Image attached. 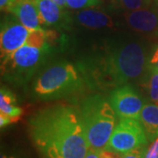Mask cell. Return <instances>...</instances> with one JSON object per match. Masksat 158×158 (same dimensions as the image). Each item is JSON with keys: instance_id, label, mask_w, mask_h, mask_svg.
Instances as JSON below:
<instances>
[{"instance_id": "24", "label": "cell", "mask_w": 158, "mask_h": 158, "mask_svg": "<svg viewBox=\"0 0 158 158\" xmlns=\"http://www.w3.org/2000/svg\"><path fill=\"white\" fill-rule=\"evenodd\" d=\"M58 6H60L64 9H67V4H66V0H54Z\"/></svg>"}, {"instance_id": "3", "label": "cell", "mask_w": 158, "mask_h": 158, "mask_svg": "<svg viewBox=\"0 0 158 158\" xmlns=\"http://www.w3.org/2000/svg\"><path fill=\"white\" fill-rule=\"evenodd\" d=\"M80 117L90 148L104 149L116 127V113L109 99L100 94L86 98L80 106Z\"/></svg>"}, {"instance_id": "19", "label": "cell", "mask_w": 158, "mask_h": 158, "mask_svg": "<svg viewBox=\"0 0 158 158\" xmlns=\"http://www.w3.org/2000/svg\"><path fill=\"white\" fill-rule=\"evenodd\" d=\"M143 158H158V137L147 147Z\"/></svg>"}, {"instance_id": "21", "label": "cell", "mask_w": 158, "mask_h": 158, "mask_svg": "<svg viewBox=\"0 0 158 158\" xmlns=\"http://www.w3.org/2000/svg\"><path fill=\"white\" fill-rule=\"evenodd\" d=\"M148 68H153L158 69V46H156L149 54Z\"/></svg>"}, {"instance_id": "18", "label": "cell", "mask_w": 158, "mask_h": 158, "mask_svg": "<svg viewBox=\"0 0 158 158\" xmlns=\"http://www.w3.org/2000/svg\"><path fill=\"white\" fill-rule=\"evenodd\" d=\"M85 158H118V155L108 151L106 149L89 148Z\"/></svg>"}, {"instance_id": "11", "label": "cell", "mask_w": 158, "mask_h": 158, "mask_svg": "<svg viewBox=\"0 0 158 158\" xmlns=\"http://www.w3.org/2000/svg\"><path fill=\"white\" fill-rule=\"evenodd\" d=\"M74 21L89 29L109 28L113 26V20L107 11L96 7L78 10L74 15Z\"/></svg>"}, {"instance_id": "14", "label": "cell", "mask_w": 158, "mask_h": 158, "mask_svg": "<svg viewBox=\"0 0 158 158\" xmlns=\"http://www.w3.org/2000/svg\"><path fill=\"white\" fill-rule=\"evenodd\" d=\"M22 113V108L18 106L14 94L7 88L2 86L0 90V114L10 118L12 122H15L21 116Z\"/></svg>"}, {"instance_id": "9", "label": "cell", "mask_w": 158, "mask_h": 158, "mask_svg": "<svg viewBox=\"0 0 158 158\" xmlns=\"http://www.w3.org/2000/svg\"><path fill=\"white\" fill-rule=\"evenodd\" d=\"M125 19L130 28L137 33L158 36V6L156 2L149 7L125 11Z\"/></svg>"}, {"instance_id": "12", "label": "cell", "mask_w": 158, "mask_h": 158, "mask_svg": "<svg viewBox=\"0 0 158 158\" xmlns=\"http://www.w3.org/2000/svg\"><path fill=\"white\" fill-rule=\"evenodd\" d=\"M10 13L17 18L29 31L44 29L34 0H17Z\"/></svg>"}, {"instance_id": "17", "label": "cell", "mask_w": 158, "mask_h": 158, "mask_svg": "<svg viewBox=\"0 0 158 158\" xmlns=\"http://www.w3.org/2000/svg\"><path fill=\"white\" fill-rule=\"evenodd\" d=\"M67 8L71 10H83L86 8L97 7L102 4L101 0H66Z\"/></svg>"}, {"instance_id": "6", "label": "cell", "mask_w": 158, "mask_h": 158, "mask_svg": "<svg viewBox=\"0 0 158 158\" xmlns=\"http://www.w3.org/2000/svg\"><path fill=\"white\" fill-rule=\"evenodd\" d=\"M149 142L142 125L137 118H119L105 149L123 155L148 146Z\"/></svg>"}, {"instance_id": "1", "label": "cell", "mask_w": 158, "mask_h": 158, "mask_svg": "<svg viewBox=\"0 0 158 158\" xmlns=\"http://www.w3.org/2000/svg\"><path fill=\"white\" fill-rule=\"evenodd\" d=\"M148 57L142 41L118 38L82 58L77 67L91 90L112 91L143 77Z\"/></svg>"}, {"instance_id": "22", "label": "cell", "mask_w": 158, "mask_h": 158, "mask_svg": "<svg viewBox=\"0 0 158 158\" xmlns=\"http://www.w3.org/2000/svg\"><path fill=\"white\" fill-rule=\"evenodd\" d=\"M17 0H0V8L1 11H6V12H11L12 6L16 3Z\"/></svg>"}, {"instance_id": "23", "label": "cell", "mask_w": 158, "mask_h": 158, "mask_svg": "<svg viewBox=\"0 0 158 158\" xmlns=\"http://www.w3.org/2000/svg\"><path fill=\"white\" fill-rule=\"evenodd\" d=\"M11 123H12V120H11V118L6 117L5 115H3V114H0V127H1V128L6 127V126L10 125Z\"/></svg>"}, {"instance_id": "13", "label": "cell", "mask_w": 158, "mask_h": 158, "mask_svg": "<svg viewBox=\"0 0 158 158\" xmlns=\"http://www.w3.org/2000/svg\"><path fill=\"white\" fill-rule=\"evenodd\" d=\"M140 122L142 125L148 141H153L158 137V105L146 103L141 110Z\"/></svg>"}, {"instance_id": "2", "label": "cell", "mask_w": 158, "mask_h": 158, "mask_svg": "<svg viewBox=\"0 0 158 158\" xmlns=\"http://www.w3.org/2000/svg\"><path fill=\"white\" fill-rule=\"evenodd\" d=\"M28 130L43 158H85L90 148L80 113L67 105L36 112L29 118Z\"/></svg>"}, {"instance_id": "8", "label": "cell", "mask_w": 158, "mask_h": 158, "mask_svg": "<svg viewBox=\"0 0 158 158\" xmlns=\"http://www.w3.org/2000/svg\"><path fill=\"white\" fill-rule=\"evenodd\" d=\"M29 32L28 29L12 14L3 19L0 34L1 62L11 56L26 43Z\"/></svg>"}, {"instance_id": "5", "label": "cell", "mask_w": 158, "mask_h": 158, "mask_svg": "<svg viewBox=\"0 0 158 158\" xmlns=\"http://www.w3.org/2000/svg\"><path fill=\"white\" fill-rule=\"evenodd\" d=\"M53 51L51 46L37 48L25 43L11 56L1 62L3 77L11 84H27Z\"/></svg>"}, {"instance_id": "25", "label": "cell", "mask_w": 158, "mask_h": 158, "mask_svg": "<svg viewBox=\"0 0 158 158\" xmlns=\"http://www.w3.org/2000/svg\"><path fill=\"white\" fill-rule=\"evenodd\" d=\"M1 158H17V157H15V156H7L6 155H2V156H1Z\"/></svg>"}, {"instance_id": "7", "label": "cell", "mask_w": 158, "mask_h": 158, "mask_svg": "<svg viewBox=\"0 0 158 158\" xmlns=\"http://www.w3.org/2000/svg\"><path fill=\"white\" fill-rule=\"evenodd\" d=\"M109 101L118 118L139 119L141 110L146 104L141 93L130 84L118 86L112 90Z\"/></svg>"}, {"instance_id": "15", "label": "cell", "mask_w": 158, "mask_h": 158, "mask_svg": "<svg viewBox=\"0 0 158 158\" xmlns=\"http://www.w3.org/2000/svg\"><path fill=\"white\" fill-rule=\"evenodd\" d=\"M143 79L148 99L158 105V69L148 68Z\"/></svg>"}, {"instance_id": "4", "label": "cell", "mask_w": 158, "mask_h": 158, "mask_svg": "<svg viewBox=\"0 0 158 158\" xmlns=\"http://www.w3.org/2000/svg\"><path fill=\"white\" fill-rule=\"evenodd\" d=\"M85 83L78 67L62 61L47 67L36 77L33 92L39 99H57L81 90Z\"/></svg>"}, {"instance_id": "20", "label": "cell", "mask_w": 158, "mask_h": 158, "mask_svg": "<svg viewBox=\"0 0 158 158\" xmlns=\"http://www.w3.org/2000/svg\"><path fill=\"white\" fill-rule=\"evenodd\" d=\"M147 147L148 146L140 148L129 152L125 153L123 155H118V158H143Z\"/></svg>"}, {"instance_id": "10", "label": "cell", "mask_w": 158, "mask_h": 158, "mask_svg": "<svg viewBox=\"0 0 158 158\" xmlns=\"http://www.w3.org/2000/svg\"><path fill=\"white\" fill-rule=\"evenodd\" d=\"M34 3L39 11L42 26L57 29L69 28L72 22V18L54 0H34Z\"/></svg>"}, {"instance_id": "26", "label": "cell", "mask_w": 158, "mask_h": 158, "mask_svg": "<svg viewBox=\"0 0 158 158\" xmlns=\"http://www.w3.org/2000/svg\"><path fill=\"white\" fill-rule=\"evenodd\" d=\"M156 4H157V6H158V0H157V1H156Z\"/></svg>"}, {"instance_id": "16", "label": "cell", "mask_w": 158, "mask_h": 158, "mask_svg": "<svg viewBox=\"0 0 158 158\" xmlns=\"http://www.w3.org/2000/svg\"><path fill=\"white\" fill-rule=\"evenodd\" d=\"M113 6L124 11H130L149 7L153 5L152 0H112Z\"/></svg>"}]
</instances>
